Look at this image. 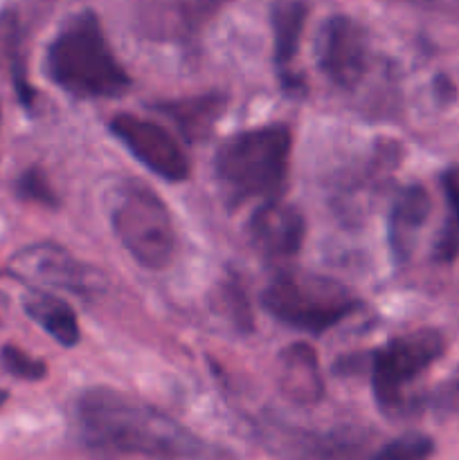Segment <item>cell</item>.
Listing matches in <instances>:
<instances>
[{"mask_svg":"<svg viewBox=\"0 0 459 460\" xmlns=\"http://www.w3.org/2000/svg\"><path fill=\"white\" fill-rule=\"evenodd\" d=\"M228 0H138L135 34L151 43H189L196 39Z\"/></svg>","mask_w":459,"mask_h":460,"instance_id":"7","label":"cell"},{"mask_svg":"<svg viewBox=\"0 0 459 460\" xmlns=\"http://www.w3.org/2000/svg\"><path fill=\"white\" fill-rule=\"evenodd\" d=\"M248 234H250L252 245L268 259H291L304 243V216L286 202L266 200V205H261L252 214Z\"/></svg>","mask_w":459,"mask_h":460,"instance_id":"11","label":"cell"},{"mask_svg":"<svg viewBox=\"0 0 459 460\" xmlns=\"http://www.w3.org/2000/svg\"><path fill=\"white\" fill-rule=\"evenodd\" d=\"M432 407L441 416H459V367L435 391V395H432Z\"/></svg>","mask_w":459,"mask_h":460,"instance_id":"21","label":"cell"},{"mask_svg":"<svg viewBox=\"0 0 459 460\" xmlns=\"http://www.w3.org/2000/svg\"><path fill=\"white\" fill-rule=\"evenodd\" d=\"M111 133L140 164H144L151 173L160 175L166 182H183L189 178L192 166L183 146L158 121L122 112L111 119Z\"/></svg>","mask_w":459,"mask_h":460,"instance_id":"8","label":"cell"},{"mask_svg":"<svg viewBox=\"0 0 459 460\" xmlns=\"http://www.w3.org/2000/svg\"><path fill=\"white\" fill-rule=\"evenodd\" d=\"M12 270L22 279L61 288L75 295H90L97 283V274L70 252L57 245H30L12 259Z\"/></svg>","mask_w":459,"mask_h":460,"instance_id":"10","label":"cell"},{"mask_svg":"<svg viewBox=\"0 0 459 460\" xmlns=\"http://www.w3.org/2000/svg\"><path fill=\"white\" fill-rule=\"evenodd\" d=\"M428 216H430V196L418 184L405 187L394 198L390 211L387 238H390V250L394 254L396 263H405L410 259L414 243H417V236L423 229V225H426Z\"/></svg>","mask_w":459,"mask_h":460,"instance_id":"13","label":"cell"},{"mask_svg":"<svg viewBox=\"0 0 459 460\" xmlns=\"http://www.w3.org/2000/svg\"><path fill=\"white\" fill-rule=\"evenodd\" d=\"M18 196L25 198L30 202H39V205H57V198H54L52 187L48 184L45 175L40 171L32 169L18 178L16 184Z\"/></svg>","mask_w":459,"mask_h":460,"instance_id":"20","label":"cell"},{"mask_svg":"<svg viewBox=\"0 0 459 460\" xmlns=\"http://www.w3.org/2000/svg\"><path fill=\"white\" fill-rule=\"evenodd\" d=\"M0 362L14 377H21V380H43L45 373H48V368H45L40 359H34L32 355L22 353L16 346H4L0 350Z\"/></svg>","mask_w":459,"mask_h":460,"instance_id":"19","label":"cell"},{"mask_svg":"<svg viewBox=\"0 0 459 460\" xmlns=\"http://www.w3.org/2000/svg\"><path fill=\"white\" fill-rule=\"evenodd\" d=\"M306 18H309V3L306 0H274L273 7H270L274 66L282 75V84L288 90L300 88V79L291 75V66L297 57V49H300Z\"/></svg>","mask_w":459,"mask_h":460,"instance_id":"12","label":"cell"},{"mask_svg":"<svg viewBox=\"0 0 459 460\" xmlns=\"http://www.w3.org/2000/svg\"><path fill=\"white\" fill-rule=\"evenodd\" d=\"M117 241L147 270H165L176 254V229L165 202L142 182H126L111 209Z\"/></svg>","mask_w":459,"mask_h":460,"instance_id":"5","label":"cell"},{"mask_svg":"<svg viewBox=\"0 0 459 460\" xmlns=\"http://www.w3.org/2000/svg\"><path fill=\"white\" fill-rule=\"evenodd\" d=\"M435 443L423 434H405L390 440L367 460H430Z\"/></svg>","mask_w":459,"mask_h":460,"instance_id":"18","label":"cell"},{"mask_svg":"<svg viewBox=\"0 0 459 460\" xmlns=\"http://www.w3.org/2000/svg\"><path fill=\"white\" fill-rule=\"evenodd\" d=\"M76 425L86 445L122 456H192L198 440L156 407L112 389H88L76 402Z\"/></svg>","mask_w":459,"mask_h":460,"instance_id":"1","label":"cell"},{"mask_svg":"<svg viewBox=\"0 0 459 460\" xmlns=\"http://www.w3.org/2000/svg\"><path fill=\"white\" fill-rule=\"evenodd\" d=\"M162 112L169 115L178 124L187 139H202L216 124L225 108V99L219 94H205V97L180 99V102L162 103Z\"/></svg>","mask_w":459,"mask_h":460,"instance_id":"16","label":"cell"},{"mask_svg":"<svg viewBox=\"0 0 459 460\" xmlns=\"http://www.w3.org/2000/svg\"><path fill=\"white\" fill-rule=\"evenodd\" d=\"M261 301L277 322L310 335L328 331L360 305L345 286L310 272L279 274Z\"/></svg>","mask_w":459,"mask_h":460,"instance_id":"4","label":"cell"},{"mask_svg":"<svg viewBox=\"0 0 459 460\" xmlns=\"http://www.w3.org/2000/svg\"><path fill=\"white\" fill-rule=\"evenodd\" d=\"M7 398H9V395H7V391H3V389H0V407H3V404L7 402Z\"/></svg>","mask_w":459,"mask_h":460,"instance_id":"22","label":"cell"},{"mask_svg":"<svg viewBox=\"0 0 459 460\" xmlns=\"http://www.w3.org/2000/svg\"><path fill=\"white\" fill-rule=\"evenodd\" d=\"M291 130L282 124L232 135L219 146L214 173L232 207L252 198L273 200L286 182L291 162Z\"/></svg>","mask_w":459,"mask_h":460,"instance_id":"3","label":"cell"},{"mask_svg":"<svg viewBox=\"0 0 459 460\" xmlns=\"http://www.w3.org/2000/svg\"><path fill=\"white\" fill-rule=\"evenodd\" d=\"M22 308H25L27 317L32 322L39 323L61 346H75L79 341L81 331L75 310L58 296L45 295V292H32L22 299Z\"/></svg>","mask_w":459,"mask_h":460,"instance_id":"15","label":"cell"},{"mask_svg":"<svg viewBox=\"0 0 459 460\" xmlns=\"http://www.w3.org/2000/svg\"><path fill=\"white\" fill-rule=\"evenodd\" d=\"M279 389L291 402L302 407L320 402L324 382L318 355L309 344H292L279 353Z\"/></svg>","mask_w":459,"mask_h":460,"instance_id":"14","label":"cell"},{"mask_svg":"<svg viewBox=\"0 0 459 460\" xmlns=\"http://www.w3.org/2000/svg\"><path fill=\"white\" fill-rule=\"evenodd\" d=\"M441 332L423 328L394 337L374 353L372 389L382 411H396L403 404L405 389L417 382L444 355Z\"/></svg>","mask_w":459,"mask_h":460,"instance_id":"6","label":"cell"},{"mask_svg":"<svg viewBox=\"0 0 459 460\" xmlns=\"http://www.w3.org/2000/svg\"><path fill=\"white\" fill-rule=\"evenodd\" d=\"M45 67L50 79L75 97H120L130 85L93 12H79L58 30L48 48Z\"/></svg>","mask_w":459,"mask_h":460,"instance_id":"2","label":"cell"},{"mask_svg":"<svg viewBox=\"0 0 459 460\" xmlns=\"http://www.w3.org/2000/svg\"><path fill=\"white\" fill-rule=\"evenodd\" d=\"M441 187L448 202V220L435 243V261L453 263L459 259V166L441 175Z\"/></svg>","mask_w":459,"mask_h":460,"instance_id":"17","label":"cell"},{"mask_svg":"<svg viewBox=\"0 0 459 460\" xmlns=\"http://www.w3.org/2000/svg\"><path fill=\"white\" fill-rule=\"evenodd\" d=\"M318 66L338 88H356L369 70V39L364 27L345 13L327 18L318 34Z\"/></svg>","mask_w":459,"mask_h":460,"instance_id":"9","label":"cell"}]
</instances>
